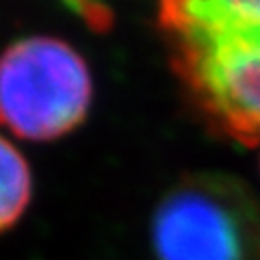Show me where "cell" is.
<instances>
[{"instance_id":"obj_1","label":"cell","mask_w":260,"mask_h":260,"mask_svg":"<svg viewBox=\"0 0 260 260\" xmlns=\"http://www.w3.org/2000/svg\"><path fill=\"white\" fill-rule=\"evenodd\" d=\"M158 28L210 128L260 143V0H158Z\"/></svg>"},{"instance_id":"obj_2","label":"cell","mask_w":260,"mask_h":260,"mask_svg":"<svg viewBox=\"0 0 260 260\" xmlns=\"http://www.w3.org/2000/svg\"><path fill=\"white\" fill-rule=\"evenodd\" d=\"M156 260H260V200L228 174L184 176L152 217Z\"/></svg>"},{"instance_id":"obj_3","label":"cell","mask_w":260,"mask_h":260,"mask_svg":"<svg viewBox=\"0 0 260 260\" xmlns=\"http://www.w3.org/2000/svg\"><path fill=\"white\" fill-rule=\"evenodd\" d=\"M91 104V74L70 44L24 37L0 54V124L15 137L50 141L72 133Z\"/></svg>"},{"instance_id":"obj_4","label":"cell","mask_w":260,"mask_h":260,"mask_svg":"<svg viewBox=\"0 0 260 260\" xmlns=\"http://www.w3.org/2000/svg\"><path fill=\"white\" fill-rule=\"evenodd\" d=\"M32 195L28 162L0 135V232L9 230L26 213Z\"/></svg>"}]
</instances>
